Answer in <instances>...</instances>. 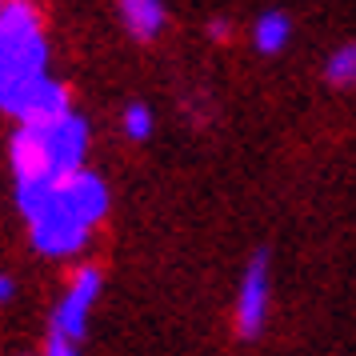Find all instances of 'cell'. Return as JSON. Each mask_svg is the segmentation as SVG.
I'll use <instances>...</instances> for the list:
<instances>
[{"mask_svg":"<svg viewBox=\"0 0 356 356\" xmlns=\"http://www.w3.org/2000/svg\"><path fill=\"white\" fill-rule=\"evenodd\" d=\"M88 156V124L84 116L65 113L44 124H24L8 136L13 184H56L76 172Z\"/></svg>","mask_w":356,"mask_h":356,"instance_id":"1","label":"cell"},{"mask_svg":"<svg viewBox=\"0 0 356 356\" xmlns=\"http://www.w3.org/2000/svg\"><path fill=\"white\" fill-rule=\"evenodd\" d=\"M49 72V40L33 0L0 4V100L17 97L24 84Z\"/></svg>","mask_w":356,"mask_h":356,"instance_id":"2","label":"cell"},{"mask_svg":"<svg viewBox=\"0 0 356 356\" xmlns=\"http://www.w3.org/2000/svg\"><path fill=\"white\" fill-rule=\"evenodd\" d=\"M100 296V268L97 264H84L72 273V284L60 296V305L49 321V337H44V353L49 356H72L81 353L84 332H88V312Z\"/></svg>","mask_w":356,"mask_h":356,"instance_id":"3","label":"cell"},{"mask_svg":"<svg viewBox=\"0 0 356 356\" xmlns=\"http://www.w3.org/2000/svg\"><path fill=\"white\" fill-rule=\"evenodd\" d=\"M44 209H60V212H68V216H76L81 225L97 228V220L108 212V188H104V180H100L97 172H88L81 164L76 172H68V177L56 184V193H52V200ZM40 212H36V216H40Z\"/></svg>","mask_w":356,"mask_h":356,"instance_id":"4","label":"cell"},{"mask_svg":"<svg viewBox=\"0 0 356 356\" xmlns=\"http://www.w3.org/2000/svg\"><path fill=\"white\" fill-rule=\"evenodd\" d=\"M92 236V228L81 225L76 216H68L60 209H44L40 216L29 220V241H33L36 252L44 257H72V252H84V244Z\"/></svg>","mask_w":356,"mask_h":356,"instance_id":"5","label":"cell"},{"mask_svg":"<svg viewBox=\"0 0 356 356\" xmlns=\"http://www.w3.org/2000/svg\"><path fill=\"white\" fill-rule=\"evenodd\" d=\"M264 316H268V252H257L244 264L241 292H236V337L257 340Z\"/></svg>","mask_w":356,"mask_h":356,"instance_id":"6","label":"cell"},{"mask_svg":"<svg viewBox=\"0 0 356 356\" xmlns=\"http://www.w3.org/2000/svg\"><path fill=\"white\" fill-rule=\"evenodd\" d=\"M0 108L8 116H17V120H24V124H44V120H56V116L72 113L68 108V88L60 81H52L49 72L36 76L33 84H24L17 97L0 100Z\"/></svg>","mask_w":356,"mask_h":356,"instance_id":"7","label":"cell"},{"mask_svg":"<svg viewBox=\"0 0 356 356\" xmlns=\"http://www.w3.org/2000/svg\"><path fill=\"white\" fill-rule=\"evenodd\" d=\"M120 20L136 40H152L164 29V4L161 0H120Z\"/></svg>","mask_w":356,"mask_h":356,"instance_id":"8","label":"cell"},{"mask_svg":"<svg viewBox=\"0 0 356 356\" xmlns=\"http://www.w3.org/2000/svg\"><path fill=\"white\" fill-rule=\"evenodd\" d=\"M289 36H292V24H289V17H284V13H264V17L257 20V29H252L257 52H264V56H276V52H284Z\"/></svg>","mask_w":356,"mask_h":356,"instance_id":"9","label":"cell"},{"mask_svg":"<svg viewBox=\"0 0 356 356\" xmlns=\"http://www.w3.org/2000/svg\"><path fill=\"white\" fill-rule=\"evenodd\" d=\"M324 76H328V84H337V88H353L356 84V44H340V49L328 56Z\"/></svg>","mask_w":356,"mask_h":356,"instance_id":"10","label":"cell"},{"mask_svg":"<svg viewBox=\"0 0 356 356\" xmlns=\"http://www.w3.org/2000/svg\"><path fill=\"white\" fill-rule=\"evenodd\" d=\"M120 124H124V136L129 140H148L152 136V108L148 104H140V100H132L129 108H124V116H120Z\"/></svg>","mask_w":356,"mask_h":356,"instance_id":"11","label":"cell"},{"mask_svg":"<svg viewBox=\"0 0 356 356\" xmlns=\"http://www.w3.org/2000/svg\"><path fill=\"white\" fill-rule=\"evenodd\" d=\"M13 292H17V284H13V276H4V280H0V300L8 305V300H13Z\"/></svg>","mask_w":356,"mask_h":356,"instance_id":"12","label":"cell"},{"mask_svg":"<svg viewBox=\"0 0 356 356\" xmlns=\"http://www.w3.org/2000/svg\"><path fill=\"white\" fill-rule=\"evenodd\" d=\"M212 36H216V40H225V36H228V24H225V20H212Z\"/></svg>","mask_w":356,"mask_h":356,"instance_id":"13","label":"cell"}]
</instances>
